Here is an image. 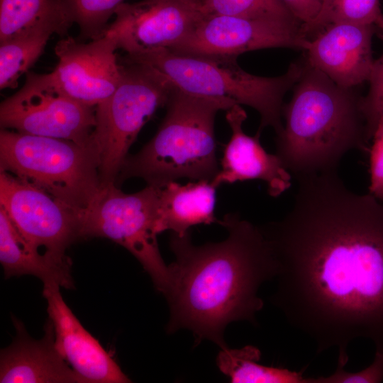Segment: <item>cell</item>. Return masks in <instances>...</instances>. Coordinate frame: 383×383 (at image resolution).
Listing matches in <instances>:
<instances>
[{"label": "cell", "instance_id": "1", "mask_svg": "<svg viewBox=\"0 0 383 383\" xmlns=\"http://www.w3.org/2000/svg\"><path fill=\"white\" fill-rule=\"evenodd\" d=\"M292 205L260 228L277 264L270 301L337 367L356 338L383 352V201L351 190L338 169L301 175Z\"/></svg>", "mask_w": 383, "mask_h": 383}, {"label": "cell", "instance_id": "2", "mask_svg": "<svg viewBox=\"0 0 383 383\" xmlns=\"http://www.w3.org/2000/svg\"><path fill=\"white\" fill-rule=\"evenodd\" d=\"M218 224L228 236L222 241L195 245L190 231L170 234L169 245L175 256L170 265L171 286L165 296L170 333L191 331L196 342L209 340L220 347L226 326L236 321L256 323L264 306L258 296L261 285L275 279L277 264L260 226L227 213Z\"/></svg>", "mask_w": 383, "mask_h": 383}, {"label": "cell", "instance_id": "3", "mask_svg": "<svg viewBox=\"0 0 383 383\" xmlns=\"http://www.w3.org/2000/svg\"><path fill=\"white\" fill-rule=\"evenodd\" d=\"M292 89L282 107L285 125L277 135L275 153L292 176L337 170L350 150L370 151L363 96L354 88L337 84L304 60Z\"/></svg>", "mask_w": 383, "mask_h": 383}, {"label": "cell", "instance_id": "4", "mask_svg": "<svg viewBox=\"0 0 383 383\" xmlns=\"http://www.w3.org/2000/svg\"><path fill=\"white\" fill-rule=\"evenodd\" d=\"M236 104L231 99L194 95L174 87L156 133L138 152L128 155L116 184L132 177L158 187L180 178L211 181L220 170L216 116Z\"/></svg>", "mask_w": 383, "mask_h": 383}, {"label": "cell", "instance_id": "5", "mask_svg": "<svg viewBox=\"0 0 383 383\" xmlns=\"http://www.w3.org/2000/svg\"><path fill=\"white\" fill-rule=\"evenodd\" d=\"M125 61L150 66L163 74L172 85L189 94L228 98L255 109L260 116V133L267 126L276 135L283 130V98L299 79L304 59L292 62L283 75L260 77L243 70L237 59L187 55L168 48L126 54Z\"/></svg>", "mask_w": 383, "mask_h": 383}, {"label": "cell", "instance_id": "6", "mask_svg": "<svg viewBox=\"0 0 383 383\" xmlns=\"http://www.w3.org/2000/svg\"><path fill=\"white\" fill-rule=\"evenodd\" d=\"M0 171L11 173L82 211L103 185L97 149L1 128Z\"/></svg>", "mask_w": 383, "mask_h": 383}, {"label": "cell", "instance_id": "7", "mask_svg": "<svg viewBox=\"0 0 383 383\" xmlns=\"http://www.w3.org/2000/svg\"><path fill=\"white\" fill-rule=\"evenodd\" d=\"M121 79L116 90L96 106L91 141L97 149L103 186L116 184L128 152L143 126L166 106L174 89L160 72L118 57Z\"/></svg>", "mask_w": 383, "mask_h": 383}, {"label": "cell", "instance_id": "8", "mask_svg": "<svg viewBox=\"0 0 383 383\" xmlns=\"http://www.w3.org/2000/svg\"><path fill=\"white\" fill-rule=\"evenodd\" d=\"M160 187L147 185L127 194L116 184L103 186L79 213V239L105 238L128 250L150 275L155 288L165 296L172 272L163 260L156 224Z\"/></svg>", "mask_w": 383, "mask_h": 383}, {"label": "cell", "instance_id": "9", "mask_svg": "<svg viewBox=\"0 0 383 383\" xmlns=\"http://www.w3.org/2000/svg\"><path fill=\"white\" fill-rule=\"evenodd\" d=\"M95 110L67 94L51 72H28L22 87L1 103L0 126L21 133L89 145Z\"/></svg>", "mask_w": 383, "mask_h": 383}, {"label": "cell", "instance_id": "10", "mask_svg": "<svg viewBox=\"0 0 383 383\" xmlns=\"http://www.w3.org/2000/svg\"><path fill=\"white\" fill-rule=\"evenodd\" d=\"M296 20L204 16L193 30L171 48L178 53L216 58L237 59L248 51L287 48L306 50L311 40Z\"/></svg>", "mask_w": 383, "mask_h": 383}, {"label": "cell", "instance_id": "11", "mask_svg": "<svg viewBox=\"0 0 383 383\" xmlns=\"http://www.w3.org/2000/svg\"><path fill=\"white\" fill-rule=\"evenodd\" d=\"M0 207L33 248L66 257L79 239V211L13 174L0 171Z\"/></svg>", "mask_w": 383, "mask_h": 383}, {"label": "cell", "instance_id": "12", "mask_svg": "<svg viewBox=\"0 0 383 383\" xmlns=\"http://www.w3.org/2000/svg\"><path fill=\"white\" fill-rule=\"evenodd\" d=\"M115 16L103 35L113 38L126 54L171 48L204 16L198 8L179 0L123 3Z\"/></svg>", "mask_w": 383, "mask_h": 383}, {"label": "cell", "instance_id": "13", "mask_svg": "<svg viewBox=\"0 0 383 383\" xmlns=\"http://www.w3.org/2000/svg\"><path fill=\"white\" fill-rule=\"evenodd\" d=\"M113 38L103 35L83 43L71 37L55 47L57 64L51 72L57 85L70 96L96 107L118 86L121 66Z\"/></svg>", "mask_w": 383, "mask_h": 383}, {"label": "cell", "instance_id": "14", "mask_svg": "<svg viewBox=\"0 0 383 383\" xmlns=\"http://www.w3.org/2000/svg\"><path fill=\"white\" fill-rule=\"evenodd\" d=\"M374 33L377 28L372 24H330L311 39L304 60L337 84L355 88L370 79Z\"/></svg>", "mask_w": 383, "mask_h": 383}, {"label": "cell", "instance_id": "15", "mask_svg": "<svg viewBox=\"0 0 383 383\" xmlns=\"http://www.w3.org/2000/svg\"><path fill=\"white\" fill-rule=\"evenodd\" d=\"M60 286L43 284L48 318L59 352L83 383H127L128 377L111 354L89 333L64 301Z\"/></svg>", "mask_w": 383, "mask_h": 383}, {"label": "cell", "instance_id": "16", "mask_svg": "<svg viewBox=\"0 0 383 383\" xmlns=\"http://www.w3.org/2000/svg\"><path fill=\"white\" fill-rule=\"evenodd\" d=\"M246 118L240 104L226 111L231 136L224 145L219 172L211 182L217 188L223 184L259 179L267 184L270 196L278 197L291 187L292 176L276 154L263 148L260 133L250 136L244 132L243 124Z\"/></svg>", "mask_w": 383, "mask_h": 383}, {"label": "cell", "instance_id": "17", "mask_svg": "<svg viewBox=\"0 0 383 383\" xmlns=\"http://www.w3.org/2000/svg\"><path fill=\"white\" fill-rule=\"evenodd\" d=\"M13 321L16 335L0 353L1 383H83L57 348L49 318L40 340L32 338L16 318Z\"/></svg>", "mask_w": 383, "mask_h": 383}, {"label": "cell", "instance_id": "18", "mask_svg": "<svg viewBox=\"0 0 383 383\" xmlns=\"http://www.w3.org/2000/svg\"><path fill=\"white\" fill-rule=\"evenodd\" d=\"M0 262L6 278L29 274L43 283L74 287L72 260L42 252L29 245L0 207Z\"/></svg>", "mask_w": 383, "mask_h": 383}, {"label": "cell", "instance_id": "19", "mask_svg": "<svg viewBox=\"0 0 383 383\" xmlns=\"http://www.w3.org/2000/svg\"><path fill=\"white\" fill-rule=\"evenodd\" d=\"M215 187L208 180H199L181 184L176 181L160 187L156 231L160 234L171 231L183 235L192 226L214 223Z\"/></svg>", "mask_w": 383, "mask_h": 383}, {"label": "cell", "instance_id": "20", "mask_svg": "<svg viewBox=\"0 0 383 383\" xmlns=\"http://www.w3.org/2000/svg\"><path fill=\"white\" fill-rule=\"evenodd\" d=\"M73 24L60 0H0V43L40 30L64 36Z\"/></svg>", "mask_w": 383, "mask_h": 383}, {"label": "cell", "instance_id": "21", "mask_svg": "<svg viewBox=\"0 0 383 383\" xmlns=\"http://www.w3.org/2000/svg\"><path fill=\"white\" fill-rule=\"evenodd\" d=\"M260 350L252 345L240 349H221L216 364L220 371L233 383H311L301 372L265 366L259 363Z\"/></svg>", "mask_w": 383, "mask_h": 383}, {"label": "cell", "instance_id": "22", "mask_svg": "<svg viewBox=\"0 0 383 383\" xmlns=\"http://www.w3.org/2000/svg\"><path fill=\"white\" fill-rule=\"evenodd\" d=\"M52 35L40 30L0 43V89H14L35 63Z\"/></svg>", "mask_w": 383, "mask_h": 383}, {"label": "cell", "instance_id": "23", "mask_svg": "<svg viewBox=\"0 0 383 383\" xmlns=\"http://www.w3.org/2000/svg\"><path fill=\"white\" fill-rule=\"evenodd\" d=\"M383 13L379 0H323L316 17L301 25L303 35L311 40L327 26L337 23L377 26Z\"/></svg>", "mask_w": 383, "mask_h": 383}, {"label": "cell", "instance_id": "24", "mask_svg": "<svg viewBox=\"0 0 383 383\" xmlns=\"http://www.w3.org/2000/svg\"><path fill=\"white\" fill-rule=\"evenodd\" d=\"M74 23L79 28L80 40L103 35L110 18L124 0H60Z\"/></svg>", "mask_w": 383, "mask_h": 383}, {"label": "cell", "instance_id": "25", "mask_svg": "<svg viewBox=\"0 0 383 383\" xmlns=\"http://www.w3.org/2000/svg\"><path fill=\"white\" fill-rule=\"evenodd\" d=\"M199 10L204 16L296 20L280 0H201Z\"/></svg>", "mask_w": 383, "mask_h": 383}, {"label": "cell", "instance_id": "26", "mask_svg": "<svg viewBox=\"0 0 383 383\" xmlns=\"http://www.w3.org/2000/svg\"><path fill=\"white\" fill-rule=\"evenodd\" d=\"M376 27L378 35L383 38V15ZM368 82L370 89L362 96L361 109L365 120L367 139L370 142L379 119L383 114V55L374 60Z\"/></svg>", "mask_w": 383, "mask_h": 383}, {"label": "cell", "instance_id": "27", "mask_svg": "<svg viewBox=\"0 0 383 383\" xmlns=\"http://www.w3.org/2000/svg\"><path fill=\"white\" fill-rule=\"evenodd\" d=\"M337 367L329 376L311 377V383H379L383 381V352L375 351L372 362L356 372Z\"/></svg>", "mask_w": 383, "mask_h": 383}, {"label": "cell", "instance_id": "28", "mask_svg": "<svg viewBox=\"0 0 383 383\" xmlns=\"http://www.w3.org/2000/svg\"><path fill=\"white\" fill-rule=\"evenodd\" d=\"M370 148V184L369 193L383 201V114L374 132Z\"/></svg>", "mask_w": 383, "mask_h": 383}, {"label": "cell", "instance_id": "29", "mask_svg": "<svg viewBox=\"0 0 383 383\" xmlns=\"http://www.w3.org/2000/svg\"><path fill=\"white\" fill-rule=\"evenodd\" d=\"M301 24L311 22L318 15L323 0H280Z\"/></svg>", "mask_w": 383, "mask_h": 383}, {"label": "cell", "instance_id": "30", "mask_svg": "<svg viewBox=\"0 0 383 383\" xmlns=\"http://www.w3.org/2000/svg\"><path fill=\"white\" fill-rule=\"evenodd\" d=\"M199 9L201 0H179Z\"/></svg>", "mask_w": 383, "mask_h": 383}]
</instances>
